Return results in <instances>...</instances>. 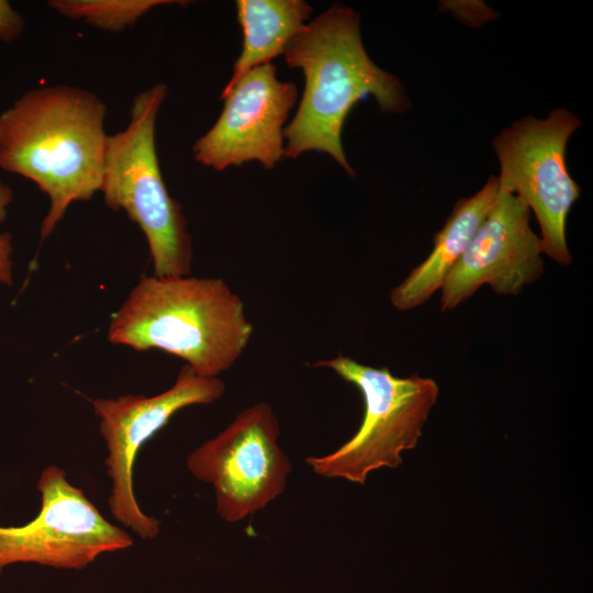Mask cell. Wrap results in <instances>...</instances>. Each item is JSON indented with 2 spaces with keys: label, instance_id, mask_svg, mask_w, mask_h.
<instances>
[{
  "label": "cell",
  "instance_id": "cell-16",
  "mask_svg": "<svg viewBox=\"0 0 593 593\" xmlns=\"http://www.w3.org/2000/svg\"><path fill=\"white\" fill-rule=\"evenodd\" d=\"M25 20L7 0H0V41L13 42L23 33Z\"/></svg>",
  "mask_w": 593,
  "mask_h": 593
},
{
  "label": "cell",
  "instance_id": "cell-10",
  "mask_svg": "<svg viewBox=\"0 0 593 593\" xmlns=\"http://www.w3.org/2000/svg\"><path fill=\"white\" fill-rule=\"evenodd\" d=\"M276 74L271 63L258 66L221 98L224 107L219 119L192 148L199 164L223 170L256 160L271 169L286 156L283 124L298 88Z\"/></svg>",
  "mask_w": 593,
  "mask_h": 593
},
{
  "label": "cell",
  "instance_id": "cell-15",
  "mask_svg": "<svg viewBox=\"0 0 593 593\" xmlns=\"http://www.w3.org/2000/svg\"><path fill=\"white\" fill-rule=\"evenodd\" d=\"M13 199L12 189L0 178V224L8 216V208ZM13 240L10 232L0 233V283L11 286L13 282Z\"/></svg>",
  "mask_w": 593,
  "mask_h": 593
},
{
  "label": "cell",
  "instance_id": "cell-8",
  "mask_svg": "<svg viewBox=\"0 0 593 593\" xmlns=\"http://www.w3.org/2000/svg\"><path fill=\"white\" fill-rule=\"evenodd\" d=\"M225 382L198 374L184 365L166 391L146 396L125 394L96 399L92 410L108 450L104 460L111 480L108 504L112 516L142 539L159 534V522L139 507L133 486V469L139 449L180 410L211 404L222 398Z\"/></svg>",
  "mask_w": 593,
  "mask_h": 593
},
{
  "label": "cell",
  "instance_id": "cell-5",
  "mask_svg": "<svg viewBox=\"0 0 593 593\" xmlns=\"http://www.w3.org/2000/svg\"><path fill=\"white\" fill-rule=\"evenodd\" d=\"M311 367L331 369L355 385L365 406L361 424L349 440L332 454L305 458L312 471L365 484L372 471L398 468L402 452L414 449L423 434L439 394L436 381L417 373L396 377L388 367L374 368L344 355Z\"/></svg>",
  "mask_w": 593,
  "mask_h": 593
},
{
  "label": "cell",
  "instance_id": "cell-9",
  "mask_svg": "<svg viewBox=\"0 0 593 593\" xmlns=\"http://www.w3.org/2000/svg\"><path fill=\"white\" fill-rule=\"evenodd\" d=\"M37 515L21 526H0V573L9 564L34 562L81 569L105 552L133 545L132 537L109 523L64 469L51 465L36 484Z\"/></svg>",
  "mask_w": 593,
  "mask_h": 593
},
{
  "label": "cell",
  "instance_id": "cell-12",
  "mask_svg": "<svg viewBox=\"0 0 593 593\" xmlns=\"http://www.w3.org/2000/svg\"><path fill=\"white\" fill-rule=\"evenodd\" d=\"M499 194L497 177L472 197L460 199L444 226L434 236L429 255L390 292V302L399 311H410L423 305L441 289L479 226L493 208Z\"/></svg>",
  "mask_w": 593,
  "mask_h": 593
},
{
  "label": "cell",
  "instance_id": "cell-6",
  "mask_svg": "<svg viewBox=\"0 0 593 593\" xmlns=\"http://www.w3.org/2000/svg\"><path fill=\"white\" fill-rule=\"evenodd\" d=\"M580 125L574 114L557 109L546 119H521L493 141L500 189L526 203L538 221L542 253L562 266L572 261L566 226L581 193L569 174L566 148Z\"/></svg>",
  "mask_w": 593,
  "mask_h": 593
},
{
  "label": "cell",
  "instance_id": "cell-3",
  "mask_svg": "<svg viewBox=\"0 0 593 593\" xmlns=\"http://www.w3.org/2000/svg\"><path fill=\"white\" fill-rule=\"evenodd\" d=\"M254 333L240 296L216 277L143 276L112 314L108 339L136 351L158 349L216 378Z\"/></svg>",
  "mask_w": 593,
  "mask_h": 593
},
{
  "label": "cell",
  "instance_id": "cell-2",
  "mask_svg": "<svg viewBox=\"0 0 593 593\" xmlns=\"http://www.w3.org/2000/svg\"><path fill=\"white\" fill-rule=\"evenodd\" d=\"M283 55L286 64L304 76L298 111L283 130L286 156L325 153L354 177L342 142L349 112L369 96L384 112H404L409 100L402 83L371 60L361 41L359 14L342 4L306 23Z\"/></svg>",
  "mask_w": 593,
  "mask_h": 593
},
{
  "label": "cell",
  "instance_id": "cell-4",
  "mask_svg": "<svg viewBox=\"0 0 593 593\" xmlns=\"http://www.w3.org/2000/svg\"><path fill=\"white\" fill-rule=\"evenodd\" d=\"M167 86L137 93L127 126L109 135L101 191L108 208L123 210L146 237L154 275L189 276L193 249L187 220L161 175L156 120Z\"/></svg>",
  "mask_w": 593,
  "mask_h": 593
},
{
  "label": "cell",
  "instance_id": "cell-7",
  "mask_svg": "<svg viewBox=\"0 0 593 593\" xmlns=\"http://www.w3.org/2000/svg\"><path fill=\"white\" fill-rule=\"evenodd\" d=\"M279 435L271 405L259 402L189 454L188 470L213 486L223 521L237 523L283 493L292 467L279 446Z\"/></svg>",
  "mask_w": 593,
  "mask_h": 593
},
{
  "label": "cell",
  "instance_id": "cell-1",
  "mask_svg": "<svg viewBox=\"0 0 593 593\" xmlns=\"http://www.w3.org/2000/svg\"><path fill=\"white\" fill-rule=\"evenodd\" d=\"M105 115L97 94L60 83L31 89L0 113V169L33 181L49 199L41 242L74 202L101 191Z\"/></svg>",
  "mask_w": 593,
  "mask_h": 593
},
{
  "label": "cell",
  "instance_id": "cell-13",
  "mask_svg": "<svg viewBox=\"0 0 593 593\" xmlns=\"http://www.w3.org/2000/svg\"><path fill=\"white\" fill-rule=\"evenodd\" d=\"M236 9L243 48L221 98L249 70L283 54L312 12L311 5L302 0H238Z\"/></svg>",
  "mask_w": 593,
  "mask_h": 593
},
{
  "label": "cell",
  "instance_id": "cell-11",
  "mask_svg": "<svg viewBox=\"0 0 593 593\" xmlns=\"http://www.w3.org/2000/svg\"><path fill=\"white\" fill-rule=\"evenodd\" d=\"M530 210L499 187L496 201L441 287L440 306L452 310L488 284L499 295H517L544 272L541 239Z\"/></svg>",
  "mask_w": 593,
  "mask_h": 593
},
{
  "label": "cell",
  "instance_id": "cell-14",
  "mask_svg": "<svg viewBox=\"0 0 593 593\" xmlns=\"http://www.w3.org/2000/svg\"><path fill=\"white\" fill-rule=\"evenodd\" d=\"M188 3L174 0H52L48 5L61 15L80 20L107 32H122L157 5Z\"/></svg>",
  "mask_w": 593,
  "mask_h": 593
}]
</instances>
